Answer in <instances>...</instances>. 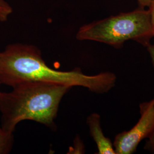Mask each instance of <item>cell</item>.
<instances>
[{"instance_id":"5","label":"cell","mask_w":154,"mask_h":154,"mask_svg":"<svg viewBox=\"0 0 154 154\" xmlns=\"http://www.w3.org/2000/svg\"><path fill=\"white\" fill-rule=\"evenodd\" d=\"M91 137L96 143L98 154H116L113 143L105 137L100 125V116L93 113L88 116L86 121Z\"/></svg>"},{"instance_id":"6","label":"cell","mask_w":154,"mask_h":154,"mask_svg":"<svg viewBox=\"0 0 154 154\" xmlns=\"http://www.w3.org/2000/svg\"><path fill=\"white\" fill-rule=\"evenodd\" d=\"M14 144V135L13 132L5 131L0 125V154L11 152Z\"/></svg>"},{"instance_id":"4","label":"cell","mask_w":154,"mask_h":154,"mask_svg":"<svg viewBox=\"0 0 154 154\" xmlns=\"http://www.w3.org/2000/svg\"><path fill=\"white\" fill-rule=\"evenodd\" d=\"M140 118L130 130L118 134L113 142L116 154L134 153L139 144L154 129V98L140 105Z\"/></svg>"},{"instance_id":"11","label":"cell","mask_w":154,"mask_h":154,"mask_svg":"<svg viewBox=\"0 0 154 154\" xmlns=\"http://www.w3.org/2000/svg\"><path fill=\"white\" fill-rule=\"evenodd\" d=\"M138 3L141 8L149 7L151 0H137Z\"/></svg>"},{"instance_id":"9","label":"cell","mask_w":154,"mask_h":154,"mask_svg":"<svg viewBox=\"0 0 154 154\" xmlns=\"http://www.w3.org/2000/svg\"><path fill=\"white\" fill-rule=\"evenodd\" d=\"M149 11L150 15V20H151V28L152 30V33L154 37V0H151L150 4L149 5Z\"/></svg>"},{"instance_id":"7","label":"cell","mask_w":154,"mask_h":154,"mask_svg":"<svg viewBox=\"0 0 154 154\" xmlns=\"http://www.w3.org/2000/svg\"><path fill=\"white\" fill-rule=\"evenodd\" d=\"M11 6L5 0H0V22H5L13 13Z\"/></svg>"},{"instance_id":"3","label":"cell","mask_w":154,"mask_h":154,"mask_svg":"<svg viewBox=\"0 0 154 154\" xmlns=\"http://www.w3.org/2000/svg\"><path fill=\"white\" fill-rule=\"evenodd\" d=\"M79 41H92L120 48L132 40L147 47L154 37L149 10L140 8L132 11L85 24L78 30Z\"/></svg>"},{"instance_id":"2","label":"cell","mask_w":154,"mask_h":154,"mask_svg":"<svg viewBox=\"0 0 154 154\" xmlns=\"http://www.w3.org/2000/svg\"><path fill=\"white\" fill-rule=\"evenodd\" d=\"M10 92L0 93L1 126L13 132L18 123L33 121L56 129L55 118L63 97L72 88L39 82H24L12 87Z\"/></svg>"},{"instance_id":"10","label":"cell","mask_w":154,"mask_h":154,"mask_svg":"<svg viewBox=\"0 0 154 154\" xmlns=\"http://www.w3.org/2000/svg\"><path fill=\"white\" fill-rule=\"evenodd\" d=\"M146 48H147V50H148L149 55L151 57V58L152 62L154 67V44L152 45L150 44Z\"/></svg>"},{"instance_id":"8","label":"cell","mask_w":154,"mask_h":154,"mask_svg":"<svg viewBox=\"0 0 154 154\" xmlns=\"http://www.w3.org/2000/svg\"><path fill=\"white\" fill-rule=\"evenodd\" d=\"M144 149L150 152L154 153V129L148 138V140L144 146Z\"/></svg>"},{"instance_id":"12","label":"cell","mask_w":154,"mask_h":154,"mask_svg":"<svg viewBox=\"0 0 154 154\" xmlns=\"http://www.w3.org/2000/svg\"><path fill=\"white\" fill-rule=\"evenodd\" d=\"M0 93H1V91H0Z\"/></svg>"},{"instance_id":"1","label":"cell","mask_w":154,"mask_h":154,"mask_svg":"<svg viewBox=\"0 0 154 154\" xmlns=\"http://www.w3.org/2000/svg\"><path fill=\"white\" fill-rule=\"evenodd\" d=\"M24 82L81 86L94 93L104 94L116 86V77L109 72L87 75L80 68L70 71L54 70L45 63L37 46L21 43L8 45L0 51V85L12 88Z\"/></svg>"}]
</instances>
